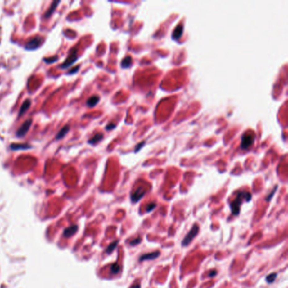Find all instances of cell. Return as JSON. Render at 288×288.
<instances>
[{
    "label": "cell",
    "mask_w": 288,
    "mask_h": 288,
    "mask_svg": "<svg viewBox=\"0 0 288 288\" xmlns=\"http://www.w3.org/2000/svg\"><path fill=\"white\" fill-rule=\"evenodd\" d=\"M131 64H132V58L129 56H128L124 60L122 61L121 66L123 68H128V67L131 66Z\"/></svg>",
    "instance_id": "16"
},
{
    "label": "cell",
    "mask_w": 288,
    "mask_h": 288,
    "mask_svg": "<svg viewBox=\"0 0 288 288\" xmlns=\"http://www.w3.org/2000/svg\"><path fill=\"white\" fill-rule=\"evenodd\" d=\"M140 241H141V239H140V237H137L136 239H134V240H133V241H131V242H130V245H132V246H135V245H137L138 243H140Z\"/></svg>",
    "instance_id": "22"
},
{
    "label": "cell",
    "mask_w": 288,
    "mask_h": 288,
    "mask_svg": "<svg viewBox=\"0 0 288 288\" xmlns=\"http://www.w3.org/2000/svg\"><path fill=\"white\" fill-rule=\"evenodd\" d=\"M183 32V27H182V25H178L176 28H175V30H173V40H178L180 37H182V34Z\"/></svg>",
    "instance_id": "9"
},
{
    "label": "cell",
    "mask_w": 288,
    "mask_h": 288,
    "mask_svg": "<svg viewBox=\"0 0 288 288\" xmlns=\"http://www.w3.org/2000/svg\"><path fill=\"white\" fill-rule=\"evenodd\" d=\"M79 66L75 67L74 69H73V70H70V72H69V73H70V74H73V73H74V72H77V71L79 70Z\"/></svg>",
    "instance_id": "27"
},
{
    "label": "cell",
    "mask_w": 288,
    "mask_h": 288,
    "mask_svg": "<svg viewBox=\"0 0 288 288\" xmlns=\"http://www.w3.org/2000/svg\"><path fill=\"white\" fill-rule=\"evenodd\" d=\"M120 270H121V267L118 263H115L111 266V272L112 274H118L120 271Z\"/></svg>",
    "instance_id": "18"
},
{
    "label": "cell",
    "mask_w": 288,
    "mask_h": 288,
    "mask_svg": "<svg viewBox=\"0 0 288 288\" xmlns=\"http://www.w3.org/2000/svg\"><path fill=\"white\" fill-rule=\"evenodd\" d=\"M160 255V252H154V253H150V254H146L142 255L140 258V261L142 262L144 260H151V259H155L158 258Z\"/></svg>",
    "instance_id": "8"
},
{
    "label": "cell",
    "mask_w": 288,
    "mask_h": 288,
    "mask_svg": "<svg viewBox=\"0 0 288 288\" xmlns=\"http://www.w3.org/2000/svg\"><path fill=\"white\" fill-rule=\"evenodd\" d=\"M255 137L253 133H244L242 137V142H241V149L246 150L249 149L254 142Z\"/></svg>",
    "instance_id": "3"
},
{
    "label": "cell",
    "mask_w": 288,
    "mask_h": 288,
    "mask_svg": "<svg viewBox=\"0 0 288 288\" xmlns=\"http://www.w3.org/2000/svg\"><path fill=\"white\" fill-rule=\"evenodd\" d=\"M59 3H60V1H56V2L54 1V2H52V5H51V7L49 8L48 10H47V11L46 12L45 15H44V17H45V18L50 17V16L52 15V14L53 13V11H54L55 9H56V8H57V6H58Z\"/></svg>",
    "instance_id": "10"
},
{
    "label": "cell",
    "mask_w": 288,
    "mask_h": 288,
    "mask_svg": "<svg viewBox=\"0 0 288 288\" xmlns=\"http://www.w3.org/2000/svg\"><path fill=\"white\" fill-rule=\"evenodd\" d=\"M155 206H156V205H155V203L149 204L148 205H147V208H146V211H147V212H151L152 209H155Z\"/></svg>",
    "instance_id": "21"
},
{
    "label": "cell",
    "mask_w": 288,
    "mask_h": 288,
    "mask_svg": "<svg viewBox=\"0 0 288 288\" xmlns=\"http://www.w3.org/2000/svg\"><path fill=\"white\" fill-rule=\"evenodd\" d=\"M199 227H198V225H194V227H192V229L189 232H188V233L185 236V237L182 240V246H187L188 245L189 243H191L192 240H194V238L196 236L197 233L199 232Z\"/></svg>",
    "instance_id": "4"
},
{
    "label": "cell",
    "mask_w": 288,
    "mask_h": 288,
    "mask_svg": "<svg viewBox=\"0 0 288 288\" xmlns=\"http://www.w3.org/2000/svg\"><path fill=\"white\" fill-rule=\"evenodd\" d=\"M251 194L249 192H239L236 195V199L231 203V209H232V214L235 215H238L240 211V206H241V204L243 203V200L245 201H249L251 200Z\"/></svg>",
    "instance_id": "1"
},
{
    "label": "cell",
    "mask_w": 288,
    "mask_h": 288,
    "mask_svg": "<svg viewBox=\"0 0 288 288\" xmlns=\"http://www.w3.org/2000/svg\"><path fill=\"white\" fill-rule=\"evenodd\" d=\"M58 59V57H53L52 58H46L45 62L47 63H52V62H54V60H57Z\"/></svg>",
    "instance_id": "25"
},
{
    "label": "cell",
    "mask_w": 288,
    "mask_h": 288,
    "mask_svg": "<svg viewBox=\"0 0 288 288\" xmlns=\"http://www.w3.org/2000/svg\"><path fill=\"white\" fill-rule=\"evenodd\" d=\"M145 146V142H141L140 144H138L135 147V150H134V152H138L140 150V148L142 147V146Z\"/></svg>",
    "instance_id": "23"
},
{
    "label": "cell",
    "mask_w": 288,
    "mask_h": 288,
    "mask_svg": "<svg viewBox=\"0 0 288 288\" xmlns=\"http://www.w3.org/2000/svg\"><path fill=\"white\" fill-rule=\"evenodd\" d=\"M145 194H146V190L144 188H138L135 191L131 194V200H132V202H133V203L138 202L145 195Z\"/></svg>",
    "instance_id": "7"
},
{
    "label": "cell",
    "mask_w": 288,
    "mask_h": 288,
    "mask_svg": "<svg viewBox=\"0 0 288 288\" xmlns=\"http://www.w3.org/2000/svg\"><path fill=\"white\" fill-rule=\"evenodd\" d=\"M118 241H116V242H113L112 243H111V244L108 246V248L106 249V254H110V253H111L113 249H115L116 246L118 245Z\"/></svg>",
    "instance_id": "19"
},
{
    "label": "cell",
    "mask_w": 288,
    "mask_h": 288,
    "mask_svg": "<svg viewBox=\"0 0 288 288\" xmlns=\"http://www.w3.org/2000/svg\"><path fill=\"white\" fill-rule=\"evenodd\" d=\"M100 100V97H98V96H92L91 97H90L88 100H87V106H90V107H93L98 103V101Z\"/></svg>",
    "instance_id": "12"
},
{
    "label": "cell",
    "mask_w": 288,
    "mask_h": 288,
    "mask_svg": "<svg viewBox=\"0 0 288 288\" xmlns=\"http://www.w3.org/2000/svg\"><path fill=\"white\" fill-rule=\"evenodd\" d=\"M276 276H277V274L276 273L270 274V276H268L266 277V281L268 282V283H272L276 278Z\"/></svg>",
    "instance_id": "20"
},
{
    "label": "cell",
    "mask_w": 288,
    "mask_h": 288,
    "mask_svg": "<svg viewBox=\"0 0 288 288\" xmlns=\"http://www.w3.org/2000/svg\"><path fill=\"white\" fill-rule=\"evenodd\" d=\"M76 230H77V227H76V226H73V227H71L68 228V229H66V230L64 231V236H70L71 235H73V234L75 232Z\"/></svg>",
    "instance_id": "17"
},
{
    "label": "cell",
    "mask_w": 288,
    "mask_h": 288,
    "mask_svg": "<svg viewBox=\"0 0 288 288\" xmlns=\"http://www.w3.org/2000/svg\"><path fill=\"white\" fill-rule=\"evenodd\" d=\"M31 124H32V119H29V120H26V121L25 122L24 124L20 126V128H19L18 131H17V133H16L17 136L23 137L24 135H25V133H27L29 128L31 126Z\"/></svg>",
    "instance_id": "6"
},
{
    "label": "cell",
    "mask_w": 288,
    "mask_h": 288,
    "mask_svg": "<svg viewBox=\"0 0 288 288\" xmlns=\"http://www.w3.org/2000/svg\"><path fill=\"white\" fill-rule=\"evenodd\" d=\"M276 188H277V187H276ZM276 188H274V190H273V191H272V193H271V194H270V196H269V197H267L266 200H270V198H271V197H272V195H273V194H274V193L276 192Z\"/></svg>",
    "instance_id": "28"
},
{
    "label": "cell",
    "mask_w": 288,
    "mask_h": 288,
    "mask_svg": "<svg viewBox=\"0 0 288 288\" xmlns=\"http://www.w3.org/2000/svg\"><path fill=\"white\" fill-rule=\"evenodd\" d=\"M77 58H78V50H77V48H73L72 50H70L68 58L65 59L64 63L61 65V67L63 69L69 68L70 65H72L77 60Z\"/></svg>",
    "instance_id": "2"
},
{
    "label": "cell",
    "mask_w": 288,
    "mask_h": 288,
    "mask_svg": "<svg viewBox=\"0 0 288 288\" xmlns=\"http://www.w3.org/2000/svg\"><path fill=\"white\" fill-rule=\"evenodd\" d=\"M42 42H43V40H42L41 37H34V38L30 40V41L25 44V48L28 49V50H34V49L39 47L40 45L42 44Z\"/></svg>",
    "instance_id": "5"
},
{
    "label": "cell",
    "mask_w": 288,
    "mask_h": 288,
    "mask_svg": "<svg viewBox=\"0 0 288 288\" xmlns=\"http://www.w3.org/2000/svg\"><path fill=\"white\" fill-rule=\"evenodd\" d=\"M216 273H217V271H216V270H211V271H209V277H213V276H215V275H216Z\"/></svg>",
    "instance_id": "26"
},
{
    "label": "cell",
    "mask_w": 288,
    "mask_h": 288,
    "mask_svg": "<svg viewBox=\"0 0 288 288\" xmlns=\"http://www.w3.org/2000/svg\"><path fill=\"white\" fill-rule=\"evenodd\" d=\"M30 104H31V101L30 100H26L25 101L24 103L22 104L21 107H20V112H19V115L22 116L24 114L25 112H26L29 108H30Z\"/></svg>",
    "instance_id": "11"
},
{
    "label": "cell",
    "mask_w": 288,
    "mask_h": 288,
    "mask_svg": "<svg viewBox=\"0 0 288 288\" xmlns=\"http://www.w3.org/2000/svg\"><path fill=\"white\" fill-rule=\"evenodd\" d=\"M115 127H116L115 124H112V123H111V124H109L106 125V128L107 129V130H112V129H113Z\"/></svg>",
    "instance_id": "24"
},
{
    "label": "cell",
    "mask_w": 288,
    "mask_h": 288,
    "mask_svg": "<svg viewBox=\"0 0 288 288\" xmlns=\"http://www.w3.org/2000/svg\"><path fill=\"white\" fill-rule=\"evenodd\" d=\"M10 147L12 150H25V149L30 148V146L27 144H23V145H21V144H13L10 146Z\"/></svg>",
    "instance_id": "15"
},
{
    "label": "cell",
    "mask_w": 288,
    "mask_h": 288,
    "mask_svg": "<svg viewBox=\"0 0 288 288\" xmlns=\"http://www.w3.org/2000/svg\"><path fill=\"white\" fill-rule=\"evenodd\" d=\"M131 288H140V283H135L134 285L131 286Z\"/></svg>",
    "instance_id": "29"
},
{
    "label": "cell",
    "mask_w": 288,
    "mask_h": 288,
    "mask_svg": "<svg viewBox=\"0 0 288 288\" xmlns=\"http://www.w3.org/2000/svg\"><path fill=\"white\" fill-rule=\"evenodd\" d=\"M69 129H70V126H69V125H65L64 127L62 128L61 130L58 132L57 136H56V140H60L62 138H64V137L65 136V134L68 133Z\"/></svg>",
    "instance_id": "13"
},
{
    "label": "cell",
    "mask_w": 288,
    "mask_h": 288,
    "mask_svg": "<svg viewBox=\"0 0 288 288\" xmlns=\"http://www.w3.org/2000/svg\"><path fill=\"white\" fill-rule=\"evenodd\" d=\"M103 139V134L102 133H97L96 135L91 138V140H89L88 143L89 144H91V145H95V144H97L101 140H102Z\"/></svg>",
    "instance_id": "14"
}]
</instances>
